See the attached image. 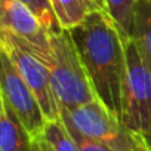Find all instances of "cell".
I'll use <instances>...</instances> for the list:
<instances>
[{"mask_svg": "<svg viewBox=\"0 0 151 151\" xmlns=\"http://www.w3.org/2000/svg\"><path fill=\"white\" fill-rule=\"evenodd\" d=\"M0 50L9 56V59L21 74V77L24 79V82L28 85V88L39 99L46 120L53 122L61 119L62 107L52 89L47 67L34 55L21 47L3 31H0Z\"/></svg>", "mask_w": 151, "mask_h": 151, "instance_id": "obj_5", "label": "cell"}, {"mask_svg": "<svg viewBox=\"0 0 151 151\" xmlns=\"http://www.w3.org/2000/svg\"><path fill=\"white\" fill-rule=\"evenodd\" d=\"M31 151H52V150H50V147L47 145V142L42 136H37L36 139H33Z\"/></svg>", "mask_w": 151, "mask_h": 151, "instance_id": "obj_15", "label": "cell"}, {"mask_svg": "<svg viewBox=\"0 0 151 151\" xmlns=\"http://www.w3.org/2000/svg\"><path fill=\"white\" fill-rule=\"evenodd\" d=\"M124 49L126 71L120 120L148 142L151 139V62L132 39L124 40Z\"/></svg>", "mask_w": 151, "mask_h": 151, "instance_id": "obj_3", "label": "cell"}, {"mask_svg": "<svg viewBox=\"0 0 151 151\" xmlns=\"http://www.w3.org/2000/svg\"><path fill=\"white\" fill-rule=\"evenodd\" d=\"M0 68H2V77H0L2 92L0 95L12 107L30 136L36 139L42 135L47 123L39 99L24 82L9 56L2 50H0Z\"/></svg>", "mask_w": 151, "mask_h": 151, "instance_id": "obj_7", "label": "cell"}, {"mask_svg": "<svg viewBox=\"0 0 151 151\" xmlns=\"http://www.w3.org/2000/svg\"><path fill=\"white\" fill-rule=\"evenodd\" d=\"M67 31L98 101L120 117L126 71V39L104 9L91 12L82 24Z\"/></svg>", "mask_w": 151, "mask_h": 151, "instance_id": "obj_1", "label": "cell"}, {"mask_svg": "<svg viewBox=\"0 0 151 151\" xmlns=\"http://www.w3.org/2000/svg\"><path fill=\"white\" fill-rule=\"evenodd\" d=\"M130 39L151 62V0H138Z\"/></svg>", "mask_w": 151, "mask_h": 151, "instance_id": "obj_10", "label": "cell"}, {"mask_svg": "<svg viewBox=\"0 0 151 151\" xmlns=\"http://www.w3.org/2000/svg\"><path fill=\"white\" fill-rule=\"evenodd\" d=\"M91 2H93L99 9H104L105 11V0H91Z\"/></svg>", "mask_w": 151, "mask_h": 151, "instance_id": "obj_16", "label": "cell"}, {"mask_svg": "<svg viewBox=\"0 0 151 151\" xmlns=\"http://www.w3.org/2000/svg\"><path fill=\"white\" fill-rule=\"evenodd\" d=\"M148 145H150V148H151V139H150V141H148Z\"/></svg>", "mask_w": 151, "mask_h": 151, "instance_id": "obj_17", "label": "cell"}, {"mask_svg": "<svg viewBox=\"0 0 151 151\" xmlns=\"http://www.w3.org/2000/svg\"><path fill=\"white\" fill-rule=\"evenodd\" d=\"M33 138L0 95V151H31Z\"/></svg>", "mask_w": 151, "mask_h": 151, "instance_id": "obj_8", "label": "cell"}, {"mask_svg": "<svg viewBox=\"0 0 151 151\" xmlns=\"http://www.w3.org/2000/svg\"><path fill=\"white\" fill-rule=\"evenodd\" d=\"M61 119L71 123L86 138L98 141L113 151H151L141 135L126 127L120 117L108 111L98 99L73 110L62 108Z\"/></svg>", "mask_w": 151, "mask_h": 151, "instance_id": "obj_4", "label": "cell"}, {"mask_svg": "<svg viewBox=\"0 0 151 151\" xmlns=\"http://www.w3.org/2000/svg\"><path fill=\"white\" fill-rule=\"evenodd\" d=\"M52 151H79V147L68 132L62 119L47 122L45 130L40 135Z\"/></svg>", "mask_w": 151, "mask_h": 151, "instance_id": "obj_12", "label": "cell"}, {"mask_svg": "<svg viewBox=\"0 0 151 151\" xmlns=\"http://www.w3.org/2000/svg\"><path fill=\"white\" fill-rule=\"evenodd\" d=\"M50 5L62 30L77 27L91 12L99 9L91 0H50Z\"/></svg>", "mask_w": 151, "mask_h": 151, "instance_id": "obj_9", "label": "cell"}, {"mask_svg": "<svg viewBox=\"0 0 151 151\" xmlns=\"http://www.w3.org/2000/svg\"><path fill=\"white\" fill-rule=\"evenodd\" d=\"M62 120H64V119H62ZM64 123H65L68 132L71 133L73 139L76 141V144H77L79 151H113V150L108 148L107 145H104V144H101V142H98V141L89 139V138H86L85 135H82L71 123H68V122H65V120H64Z\"/></svg>", "mask_w": 151, "mask_h": 151, "instance_id": "obj_14", "label": "cell"}, {"mask_svg": "<svg viewBox=\"0 0 151 151\" xmlns=\"http://www.w3.org/2000/svg\"><path fill=\"white\" fill-rule=\"evenodd\" d=\"M52 52L43 62L50 74L52 89L62 108L73 110L96 101L85 67L67 30L50 34Z\"/></svg>", "mask_w": 151, "mask_h": 151, "instance_id": "obj_2", "label": "cell"}, {"mask_svg": "<svg viewBox=\"0 0 151 151\" xmlns=\"http://www.w3.org/2000/svg\"><path fill=\"white\" fill-rule=\"evenodd\" d=\"M21 3H24L40 21V24L49 31V34L58 33L62 28L58 24V19L53 14L50 0H19Z\"/></svg>", "mask_w": 151, "mask_h": 151, "instance_id": "obj_13", "label": "cell"}, {"mask_svg": "<svg viewBox=\"0 0 151 151\" xmlns=\"http://www.w3.org/2000/svg\"><path fill=\"white\" fill-rule=\"evenodd\" d=\"M138 0H105V11L124 39H130L133 14Z\"/></svg>", "mask_w": 151, "mask_h": 151, "instance_id": "obj_11", "label": "cell"}, {"mask_svg": "<svg viewBox=\"0 0 151 151\" xmlns=\"http://www.w3.org/2000/svg\"><path fill=\"white\" fill-rule=\"evenodd\" d=\"M0 31L42 62L52 52L49 31L19 0H0Z\"/></svg>", "mask_w": 151, "mask_h": 151, "instance_id": "obj_6", "label": "cell"}]
</instances>
